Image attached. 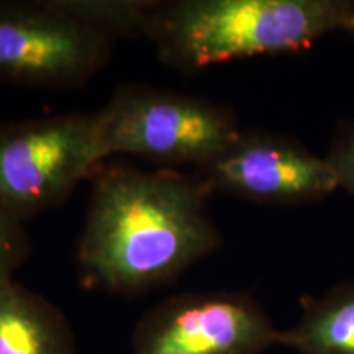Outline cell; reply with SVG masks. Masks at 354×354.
<instances>
[{"instance_id":"2","label":"cell","mask_w":354,"mask_h":354,"mask_svg":"<svg viewBox=\"0 0 354 354\" xmlns=\"http://www.w3.org/2000/svg\"><path fill=\"white\" fill-rule=\"evenodd\" d=\"M336 32L354 35L351 0H158L143 37L167 68L197 73L307 50Z\"/></svg>"},{"instance_id":"3","label":"cell","mask_w":354,"mask_h":354,"mask_svg":"<svg viewBox=\"0 0 354 354\" xmlns=\"http://www.w3.org/2000/svg\"><path fill=\"white\" fill-rule=\"evenodd\" d=\"M105 159L130 154L158 169L210 165L240 136L234 113L196 95L143 84H122L99 110Z\"/></svg>"},{"instance_id":"6","label":"cell","mask_w":354,"mask_h":354,"mask_svg":"<svg viewBox=\"0 0 354 354\" xmlns=\"http://www.w3.org/2000/svg\"><path fill=\"white\" fill-rule=\"evenodd\" d=\"M277 330L248 294L187 292L158 304L133 331V354H263Z\"/></svg>"},{"instance_id":"7","label":"cell","mask_w":354,"mask_h":354,"mask_svg":"<svg viewBox=\"0 0 354 354\" xmlns=\"http://www.w3.org/2000/svg\"><path fill=\"white\" fill-rule=\"evenodd\" d=\"M196 174L212 192L261 205H302L339 189L328 159L308 151L299 141L263 130H241L218 158Z\"/></svg>"},{"instance_id":"4","label":"cell","mask_w":354,"mask_h":354,"mask_svg":"<svg viewBox=\"0 0 354 354\" xmlns=\"http://www.w3.org/2000/svg\"><path fill=\"white\" fill-rule=\"evenodd\" d=\"M99 112L0 125V210L25 223L56 209L104 161Z\"/></svg>"},{"instance_id":"12","label":"cell","mask_w":354,"mask_h":354,"mask_svg":"<svg viewBox=\"0 0 354 354\" xmlns=\"http://www.w3.org/2000/svg\"><path fill=\"white\" fill-rule=\"evenodd\" d=\"M326 159L333 167L339 189L354 194V127L336 138Z\"/></svg>"},{"instance_id":"11","label":"cell","mask_w":354,"mask_h":354,"mask_svg":"<svg viewBox=\"0 0 354 354\" xmlns=\"http://www.w3.org/2000/svg\"><path fill=\"white\" fill-rule=\"evenodd\" d=\"M32 253V241L25 223L0 210V279L13 277Z\"/></svg>"},{"instance_id":"1","label":"cell","mask_w":354,"mask_h":354,"mask_svg":"<svg viewBox=\"0 0 354 354\" xmlns=\"http://www.w3.org/2000/svg\"><path fill=\"white\" fill-rule=\"evenodd\" d=\"M94 176L76 251L87 289L143 294L171 284L220 246L212 190L196 172L109 166Z\"/></svg>"},{"instance_id":"9","label":"cell","mask_w":354,"mask_h":354,"mask_svg":"<svg viewBox=\"0 0 354 354\" xmlns=\"http://www.w3.org/2000/svg\"><path fill=\"white\" fill-rule=\"evenodd\" d=\"M302 317L277 344L299 354H354V281L320 295L300 299Z\"/></svg>"},{"instance_id":"10","label":"cell","mask_w":354,"mask_h":354,"mask_svg":"<svg viewBox=\"0 0 354 354\" xmlns=\"http://www.w3.org/2000/svg\"><path fill=\"white\" fill-rule=\"evenodd\" d=\"M158 0H55L68 13L110 39L143 37L146 21Z\"/></svg>"},{"instance_id":"5","label":"cell","mask_w":354,"mask_h":354,"mask_svg":"<svg viewBox=\"0 0 354 354\" xmlns=\"http://www.w3.org/2000/svg\"><path fill=\"white\" fill-rule=\"evenodd\" d=\"M113 39L94 32L55 0H0V82L64 91L105 68Z\"/></svg>"},{"instance_id":"8","label":"cell","mask_w":354,"mask_h":354,"mask_svg":"<svg viewBox=\"0 0 354 354\" xmlns=\"http://www.w3.org/2000/svg\"><path fill=\"white\" fill-rule=\"evenodd\" d=\"M0 354H76L64 313L10 279H0Z\"/></svg>"}]
</instances>
